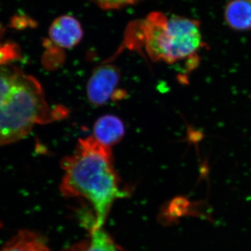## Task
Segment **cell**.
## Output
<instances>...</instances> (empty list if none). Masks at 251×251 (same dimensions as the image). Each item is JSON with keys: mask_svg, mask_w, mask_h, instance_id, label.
<instances>
[{"mask_svg": "<svg viewBox=\"0 0 251 251\" xmlns=\"http://www.w3.org/2000/svg\"><path fill=\"white\" fill-rule=\"evenodd\" d=\"M143 27V45L150 59L181 64L186 73L197 67L206 45L197 20L154 12L145 20Z\"/></svg>", "mask_w": 251, "mask_h": 251, "instance_id": "3", "label": "cell"}, {"mask_svg": "<svg viewBox=\"0 0 251 251\" xmlns=\"http://www.w3.org/2000/svg\"><path fill=\"white\" fill-rule=\"evenodd\" d=\"M62 251H119L110 234L103 228L90 231V235Z\"/></svg>", "mask_w": 251, "mask_h": 251, "instance_id": "9", "label": "cell"}, {"mask_svg": "<svg viewBox=\"0 0 251 251\" xmlns=\"http://www.w3.org/2000/svg\"><path fill=\"white\" fill-rule=\"evenodd\" d=\"M1 251H50L44 236L35 231L23 229L11 238Z\"/></svg>", "mask_w": 251, "mask_h": 251, "instance_id": "8", "label": "cell"}, {"mask_svg": "<svg viewBox=\"0 0 251 251\" xmlns=\"http://www.w3.org/2000/svg\"><path fill=\"white\" fill-rule=\"evenodd\" d=\"M125 133V126L121 119L115 115L100 117L95 122L94 135L95 139L105 146H112L120 143Z\"/></svg>", "mask_w": 251, "mask_h": 251, "instance_id": "6", "label": "cell"}, {"mask_svg": "<svg viewBox=\"0 0 251 251\" xmlns=\"http://www.w3.org/2000/svg\"><path fill=\"white\" fill-rule=\"evenodd\" d=\"M61 166L64 171L60 184L63 196L87 201L94 214L90 231L103 228L115 201L128 195L122 188L111 148L94 136L82 138L74 152L63 158Z\"/></svg>", "mask_w": 251, "mask_h": 251, "instance_id": "1", "label": "cell"}, {"mask_svg": "<svg viewBox=\"0 0 251 251\" xmlns=\"http://www.w3.org/2000/svg\"><path fill=\"white\" fill-rule=\"evenodd\" d=\"M120 80V72L115 66L105 64L96 68L87 83V97L90 103L102 106L115 96L117 98L123 97V93L116 91Z\"/></svg>", "mask_w": 251, "mask_h": 251, "instance_id": "4", "label": "cell"}, {"mask_svg": "<svg viewBox=\"0 0 251 251\" xmlns=\"http://www.w3.org/2000/svg\"><path fill=\"white\" fill-rule=\"evenodd\" d=\"M225 22L233 30L251 29V0H230L224 10Z\"/></svg>", "mask_w": 251, "mask_h": 251, "instance_id": "7", "label": "cell"}, {"mask_svg": "<svg viewBox=\"0 0 251 251\" xmlns=\"http://www.w3.org/2000/svg\"><path fill=\"white\" fill-rule=\"evenodd\" d=\"M83 28L78 20L70 15H63L54 20L49 28L50 39L62 49H72L82 40Z\"/></svg>", "mask_w": 251, "mask_h": 251, "instance_id": "5", "label": "cell"}, {"mask_svg": "<svg viewBox=\"0 0 251 251\" xmlns=\"http://www.w3.org/2000/svg\"><path fill=\"white\" fill-rule=\"evenodd\" d=\"M18 56L17 46L11 44L0 45V67L11 59H16Z\"/></svg>", "mask_w": 251, "mask_h": 251, "instance_id": "11", "label": "cell"}, {"mask_svg": "<svg viewBox=\"0 0 251 251\" xmlns=\"http://www.w3.org/2000/svg\"><path fill=\"white\" fill-rule=\"evenodd\" d=\"M64 106H50L40 82L13 66L0 67V145L27 136L34 126L67 117Z\"/></svg>", "mask_w": 251, "mask_h": 251, "instance_id": "2", "label": "cell"}, {"mask_svg": "<svg viewBox=\"0 0 251 251\" xmlns=\"http://www.w3.org/2000/svg\"><path fill=\"white\" fill-rule=\"evenodd\" d=\"M92 1L100 9L117 10L137 4L141 0H92Z\"/></svg>", "mask_w": 251, "mask_h": 251, "instance_id": "10", "label": "cell"}]
</instances>
